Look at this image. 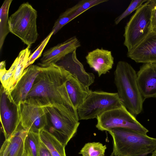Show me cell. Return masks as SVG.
<instances>
[{
	"instance_id": "obj_31",
	"label": "cell",
	"mask_w": 156,
	"mask_h": 156,
	"mask_svg": "<svg viewBox=\"0 0 156 156\" xmlns=\"http://www.w3.org/2000/svg\"><path fill=\"white\" fill-rule=\"evenodd\" d=\"M25 155H26L25 156H30L28 153H27L25 151Z\"/></svg>"
},
{
	"instance_id": "obj_12",
	"label": "cell",
	"mask_w": 156,
	"mask_h": 156,
	"mask_svg": "<svg viewBox=\"0 0 156 156\" xmlns=\"http://www.w3.org/2000/svg\"><path fill=\"white\" fill-rule=\"evenodd\" d=\"M81 46L76 36L59 44L45 51L38 63L39 66L45 67L56 64L66 55L73 52Z\"/></svg>"
},
{
	"instance_id": "obj_23",
	"label": "cell",
	"mask_w": 156,
	"mask_h": 156,
	"mask_svg": "<svg viewBox=\"0 0 156 156\" xmlns=\"http://www.w3.org/2000/svg\"><path fill=\"white\" fill-rule=\"evenodd\" d=\"M40 141L39 133L29 130L24 140L25 151L30 156H40Z\"/></svg>"
},
{
	"instance_id": "obj_6",
	"label": "cell",
	"mask_w": 156,
	"mask_h": 156,
	"mask_svg": "<svg viewBox=\"0 0 156 156\" xmlns=\"http://www.w3.org/2000/svg\"><path fill=\"white\" fill-rule=\"evenodd\" d=\"M123 106L117 93L92 91L77 111L79 120H87Z\"/></svg>"
},
{
	"instance_id": "obj_9",
	"label": "cell",
	"mask_w": 156,
	"mask_h": 156,
	"mask_svg": "<svg viewBox=\"0 0 156 156\" xmlns=\"http://www.w3.org/2000/svg\"><path fill=\"white\" fill-rule=\"evenodd\" d=\"M20 123L24 129L39 133L47 123L44 107H37L26 103L17 106Z\"/></svg>"
},
{
	"instance_id": "obj_18",
	"label": "cell",
	"mask_w": 156,
	"mask_h": 156,
	"mask_svg": "<svg viewBox=\"0 0 156 156\" xmlns=\"http://www.w3.org/2000/svg\"><path fill=\"white\" fill-rule=\"evenodd\" d=\"M66 85L70 100L74 107L77 110L92 91L71 75L66 81Z\"/></svg>"
},
{
	"instance_id": "obj_27",
	"label": "cell",
	"mask_w": 156,
	"mask_h": 156,
	"mask_svg": "<svg viewBox=\"0 0 156 156\" xmlns=\"http://www.w3.org/2000/svg\"><path fill=\"white\" fill-rule=\"evenodd\" d=\"M147 0H132L125 11L115 19L114 20L115 24L117 25L123 19L130 15L133 11L137 9Z\"/></svg>"
},
{
	"instance_id": "obj_29",
	"label": "cell",
	"mask_w": 156,
	"mask_h": 156,
	"mask_svg": "<svg viewBox=\"0 0 156 156\" xmlns=\"http://www.w3.org/2000/svg\"><path fill=\"white\" fill-rule=\"evenodd\" d=\"M40 156H52L47 148L41 141L40 142Z\"/></svg>"
},
{
	"instance_id": "obj_3",
	"label": "cell",
	"mask_w": 156,
	"mask_h": 156,
	"mask_svg": "<svg viewBox=\"0 0 156 156\" xmlns=\"http://www.w3.org/2000/svg\"><path fill=\"white\" fill-rule=\"evenodd\" d=\"M108 132L113 139L115 156H145L156 150V138L147 134L124 128Z\"/></svg>"
},
{
	"instance_id": "obj_4",
	"label": "cell",
	"mask_w": 156,
	"mask_h": 156,
	"mask_svg": "<svg viewBox=\"0 0 156 156\" xmlns=\"http://www.w3.org/2000/svg\"><path fill=\"white\" fill-rule=\"evenodd\" d=\"M37 18V11L28 2L21 4L9 18L10 32L30 48L38 36Z\"/></svg>"
},
{
	"instance_id": "obj_26",
	"label": "cell",
	"mask_w": 156,
	"mask_h": 156,
	"mask_svg": "<svg viewBox=\"0 0 156 156\" xmlns=\"http://www.w3.org/2000/svg\"><path fill=\"white\" fill-rule=\"evenodd\" d=\"M54 32L51 31L50 33L41 42L39 46L29 56L27 61L25 69L30 65H32L38 58L41 55L44 48L47 45L51 36L53 34Z\"/></svg>"
},
{
	"instance_id": "obj_13",
	"label": "cell",
	"mask_w": 156,
	"mask_h": 156,
	"mask_svg": "<svg viewBox=\"0 0 156 156\" xmlns=\"http://www.w3.org/2000/svg\"><path fill=\"white\" fill-rule=\"evenodd\" d=\"M56 64L68 71L86 87L89 88L94 82V75L86 71L83 65L77 57L76 50L66 55Z\"/></svg>"
},
{
	"instance_id": "obj_25",
	"label": "cell",
	"mask_w": 156,
	"mask_h": 156,
	"mask_svg": "<svg viewBox=\"0 0 156 156\" xmlns=\"http://www.w3.org/2000/svg\"><path fill=\"white\" fill-rule=\"evenodd\" d=\"M18 60L17 57L10 68L0 69V77L1 85L5 91L7 90L14 75Z\"/></svg>"
},
{
	"instance_id": "obj_14",
	"label": "cell",
	"mask_w": 156,
	"mask_h": 156,
	"mask_svg": "<svg viewBox=\"0 0 156 156\" xmlns=\"http://www.w3.org/2000/svg\"><path fill=\"white\" fill-rule=\"evenodd\" d=\"M136 74L138 86L143 99L156 97V63H144Z\"/></svg>"
},
{
	"instance_id": "obj_7",
	"label": "cell",
	"mask_w": 156,
	"mask_h": 156,
	"mask_svg": "<svg viewBox=\"0 0 156 156\" xmlns=\"http://www.w3.org/2000/svg\"><path fill=\"white\" fill-rule=\"evenodd\" d=\"M44 108L47 120L44 129L65 147L76 133L80 122L53 107Z\"/></svg>"
},
{
	"instance_id": "obj_20",
	"label": "cell",
	"mask_w": 156,
	"mask_h": 156,
	"mask_svg": "<svg viewBox=\"0 0 156 156\" xmlns=\"http://www.w3.org/2000/svg\"><path fill=\"white\" fill-rule=\"evenodd\" d=\"M30 48L27 47L21 50L17 56L18 62L14 75L7 90L5 91L7 94L15 87L25 69L27 61L30 55Z\"/></svg>"
},
{
	"instance_id": "obj_1",
	"label": "cell",
	"mask_w": 156,
	"mask_h": 156,
	"mask_svg": "<svg viewBox=\"0 0 156 156\" xmlns=\"http://www.w3.org/2000/svg\"><path fill=\"white\" fill-rule=\"evenodd\" d=\"M71 74L56 64L41 67L25 103L44 107H53L77 121V110L68 96L66 83Z\"/></svg>"
},
{
	"instance_id": "obj_5",
	"label": "cell",
	"mask_w": 156,
	"mask_h": 156,
	"mask_svg": "<svg viewBox=\"0 0 156 156\" xmlns=\"http://www.w3.org/2000/svg\"><path fill=\"white\" fill-rule=\"evenodd\" d=\"M150 0L137 9L125 27L124 45L128 51L137 46L151 32Z\"/></svg>"
},
{
	"instance_id": "obj_10",
	"label": "cell",
	"mask_w": 156,
	"mask_h": 156,
	"mask_svg": "<svg viewBox=\"0 0 156 156\" xmlns=\"http://www.w3.org/2000/svg\"><path fill=\"white\" fill-rule=\"evenodd\" d=\"M41 69V67L39 66L31 65L25 69L15 87L7 94L10 102L16 106L25 103Z\"/></svg>"
},
{
	"instance_id": "obj_22",
	"label": "cell",
	"mask_w": 156,
	"mask_h": 156,
	"mask_svg": "<svg viewBox=\"0 0 156 156\" xmlns=\"http://www.w3.org/2000/svg\"><path fill=\"white\" fill-rule=\"evenodd\" d=\"M108 1V0H81L74 6L67 9L61 14L65 16H72L75 18L89 9Z\"/></svg>"
},
{
	"instance_id": "obj_19",
	"label": "cell",
	"mask_w": 156,
	"mask_h": 156,
	"mask_svg": "<svg viewBox=\"0 0 156 156\" xmlns=\"http://www.w3.org/2000/svg\"><path fill=\"white\" fill-rule=\"evenodd\" d=\"M41 141L44 144L52 156H66L65 147L44 129L39 132Z\"/></svg>"
},
{
	"instance_id": "obj_17",
	"label": "cell",
	"mask_w": 156,
	"mask_h": 156,
	"mask_svg": "<svg viewBox=\"0 0 156 156\" xmlns=\"http://www.w3.org/2000/svg\"><path fill=\"white\" fill-rule=\"evenodd\" d=\"M28 130L20 124L15 131L4 141L0 150V156H25L24 142Z\"/></svg>"
},
{
	"instance_id": "obj_11",
	"label": "cell",
	"mask_w": 156,
	"mask_h": 156,
	"mask_svg": "<svg viewBox=\"0 0 156 156\" xmlns=\"http://www.w3.org/2000/svg\"><path fill=\"white\" fill-rule=\"evenodd\" d=\"M0 120L6 140L15 131L20 123L17 106L10 102L2 85L0 89Z\"/></svg>"
},
{
	"instance_id": "obj_21",
	"label": "cell",
	"mask_w": 156,
	"mask_h": 156,
	"mask_svg": "<svg viewBox=\"0 0 156 156\" xmlns=\"http://www.w3.org/2000/svg\"><path fill=\"white\" fill-rule=\"evenodd\" d=\"M12 0L4 1L0 10V50H1L5 39L10 32L9 11Z\"/></svg>"
},
{
	"instance_id": "obj_16",
	"label": "cell",
	"mask_w": 156,
	"mask_h": 156,
	"mask_svg": "<svg viewBox=\"0 0 156 156\" xmlns=\"http://www.w3.org/2000/svg\"><path fill=\"white\" fill-rule=\"evenodd\" d=\"M85 58L90 67L97 72L99 77L109 72L114 63L112 51L103 48L89 52Z\"/></svg>"
},
{
	"instance_id": "obj_28",
	"label": "cell",
	"mask_w": 156,
	"mask_h": 156,
	"mask_svg": "<svg viewBox=\"0 0 156 156\" xmlns=\"http://www.w3.org/2000/svg\"><path fill=\"white\" fill-rule=\"evenodd\" d=\"M152 10L151 32H156V0H150Z\"/></svg>"
},
{
	"instance_id": "obj_15",
	"label": "cell",
	"mask_w": 156,
	"mask_h": 156,
	"mask_svg": "<svg viewBox=\"0 0 156 156\" xmlns=\"http://www.w3.org/2000/svg\"><path fill=\"white\" fill-rule=\"evenodd\" d=\"M127 55L136 62L156 63V32H151Z\"/></svg>"
},
{
	"instance_id": "obj_8",
	"label": "cell",
	"mask_w": 156,
	"mask_h": 156,
	"mask_svg": "<svg viewBox=\"0 0 156 156\" xmlns=\"http://www.w3.org/2000/svg\"><path fill=\"white\" fill-rule=\"evenodd\" d=\"M96 119V127L101 131L124 128L145 135L148 132L124 106L105 112Z\"/></svg>"
},
{
	"instance_id": "obj_30",
	"label": "cell",
	"mask_w": 156,
	"mask_h": 156,
	"mask_svg": "<svg viewBox=\"0 0 156 156\" xmlns=\"http://www.w3.org/2000/svg\"><path fill=\"white\" fill-rule=\"evenodd\" d=\"M151 156H156V150L152 153Z\"/></svg>"
},
{
	"instance_id": "obj_2",
	"label": "cell",
	"mask_w": 156,
	"mask_h": 156,
	"mask_svg": "<svg viewBox=\"0 0 156 156\" xmlns=\"http://www.w3.org/2000/svg\"><path fill=\"white\" fill-rule=\"evenodd\" d=\"M114 83L123 105L134 116L142 112L144 99L140 91L137 74L131 65L119 61L114 72Z\"/></svg>"
},
{
	"instance_id": "obj_32",
	"label": "cell",
	"mask_w": 156,
	"mask_h": 156,
	"mask_svg": "<svg viewBox=\"0 0 156 156\" xmlns=\"http://www.w3.org/2000/svg\"><path fill=\"white\" fill-rule=\"evenodd\" d=\"M110 156H115V155H114L113 153L112 152V153H111V154Z\"/></svg>"
},
{
	"instance_id": "obj_24",
	"label": "cell",
	"mask_w": 156,
	"mask_h": 156,
	"mask_svg": "<svg viewBox=\"0 0 156 156\" xmlns=\"http://www.w3.org/2000/svg\"><path fill=\"white\" fill-rule=\"evenodd\" d=\"M106 148L105 145L100 142H89L85 144L79 153L82 156H105Z\"/></svg>"
}]
</instances>
